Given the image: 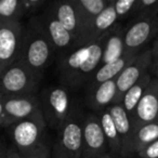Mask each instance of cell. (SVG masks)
Segmentation results:
<instances>
[{
  "label": "cell",
  "mask_w": 158,
  "mask_h": 158,
  "mask_svg": "<svg viewBox=\"0 0 158 158\" xmlns=\"http://www.w3.org/2000/svg\"><path fill=\"white\" fill-rule=\"evenodd\" d=\"M103 55V38L95 42L75 47L61 55L57 74L62 86L70 91H78L88 86Z\"/></svg>",
  "instance_id": "cell-1"
},
{
  "label": "cell",
  "mask_w": 158,
  "mask_h": 158,
  "mask_svg": "<svg viewBox=\"0 0 158 158\" xmlns=\"http://www.w3.org/2000/svg\"><path fill=\"white\" fill-rule=\"evenodd\" d=\"M55 50L40 22L39 16L29 20L24 31L19 61L29 68L41 80L46 68L52 61Z\"/></svg>",
  "instance_id": "cell-2"
},
{
  "label": "cell",
  "mask_w": 158,
  "mask_h": 158,
  "mask_svg": "<svg viewBox=\"0 0 158 158\" xmlns=\"http://www.w3.org/2000/svg\"><path fill=\"white\" fill-rule=\"evenodd\" d=\"M47 127L59 130L64 121L77 112L70 90L63 86L47 87L39 97Z\"/></svg>",
  "instance_id": "cell-3"
},
{
  "label": "cell",
  "mask_w": 158,
  "mask_h": 158,
  "mask_svg": "<svg viewBox=\"0 0 158 158\" xmlns=\"http://www.w3.org/2000/svg\"><path fill=\"white\" fill-rule=\"evenodd\" d=\"M40 79L18 60L0 74V93L5 98L34 95Z\"/></svg>",
  "instance_id": "cell-4"
},
{
  "label": "cell",
  "mask_w": 158,
  "mask_h": 158,
  "mask_svg": "<svg viewBox=\"0 0 158 158\" xmlns=\"http://www.w3.org/2000/svg\"><path fill=\"white\" fill-rule=\"evenodd\" d=\"M84 115L79 110L69 116L57 130L53 148L68 158H81L84 148Z\"/></svg>",
  "instance_id": "cell-5"
},
{
  "label": "cell",
  "mask_w": 158,
  "mask_h": 158,
  "mask_svg": "<svg viewBox=\"0 0 158 158\" xmlns=\"http://www.w3.org/2000/svg\"><path fill=\"white\" fill-rule=\"evenodd\" d=\"M13 146L20 153L33 151L44 145L47 125L44 119L31 118L8 127Z\"/></svg>",
  "instance_id": "cell-6"
},
{
  "label": "cell",
  "mask_w": 158,
  "mask_h": 158,
  "mask_svg": "<svg viewBox=\"0 0 158 158\" xmlns=\"http://www.w3.org/2000/svg\"><path fill=\"white\" fill-rule=\"evenodd\" d=\"M24 31L20 21H0V74L20 57Z\"/></svg>",
  "instance_id": "cell-7"
},
{
  "label": "cell",
  "mask_w": 158,
  "mask_h": 158,
  "mask_svg": "<svg viewBox=\"0 0 158 158\" xmlns=\"http://www.w3.org/2000/svg\"><path fill=\"white\" fill-rule=\"evenodd\" d=\"M2 106L3 115L0 120V127L8 128L9 126L25 119H44L39 98L35 95L5 98Z\"/></svg>",
  "instance_id": "cell-8"
},
{
  "label": "cell",
  "mask_w": 158,
  "mask_h": 158,
  "mask_svg": "<svg viewBox=\"0 0 158 158\" xmlns=\"http://www.w3.org/2000/svg\"><path fill=\"white\" fill-rule=\"evenodd\" d=\"M108 148L105 134L97 114L84 117V148L81 158H101Z\"/></svg>",
  "instance_id": "cell-9"
},
{
  "label": "cell",
  "mask_w": 158,
  "mask_h": 158,
  "mask_svg": "<svg viewBox=\"0 0 158 158\" xmlns=\"http://www.w3.org/2000/svg\"><path fill=\"white\" fill-rule=\"evenodd\" d=\"M38 16H39L40 22H41L53 48H54L55 53H60L61 55H63L74 48V37L55 18L53 12L48 8V6L44 8V13Z\"/></svg>",
  "instance_id": "cell-10"
},
{
  "label": "cell",
  "mask_w": 158,
  "mask_h": 158,
  "mask_svg": "<svg viewBox=\"0 0 158 158\" xmlns=\"http://www.w3.org/2000/svg\"><path fill=\"white\" fill-rule=\"evenodd\" d=\"M48 8L53 12L61 24L72 34L75 46L78 44L82 33V23L80 14L74 0H56L49 3Z\"/></svg>",
  "instance_id": "cell-11"
},
{
  "label": "cell",
  "mask_w": 158,
  "mask_h": 158,
  "mask_svg": "<svg viewBox=\"0 0 158 158\" xmlns=\"http://www.w3.org/2000/svg\"><path fill=\"white\" fill-rule=\"evenodd\" d=\"M117 19L118 16L115 11L113 1H110V5L105 8V10L93 19L92 22L88 25L76 47L92 44L102 39L114 27Z\"/></svg>",
  "instance_id": "cell-12"
},
{
  "label": "cell",
  "mask_w": 158,
  "mask_h": 158,
  "mask_svg": "<svg viewBox=\"0 0 158 158\" xmlns=\"http://www.w3.org/2000/svg\"><path fill=\"white\" fill-rule=\"evenodd\" d=\"M117 98L116 79L108 80L103 84L97 85L94 87L88 88L87 93V105L97 113L104 110L115 104Z\"/></svg>",
  "instance_id": "cell-13"
},
{
  "label": "cell",
  "mask_w": 158,
  "mask_h": 158,
  "mask_svg": "<svg viewBox=\"0 0 158 158\" xmlns=\"http://www.w3.org/2000/svg\"><path fill=\"white\" fill-rule=\"evenodd\" d=\"M106 110L110 112L114 123L116 126L117 132L121 141L123 153H127L129 149L132 148V139H133L134 128L129 114L126 112L121 104H112Z\"/></svg>",
  "instance_id": "cell-14"
},
{
  "label": "cell",
  "mask_w": 158,
  "mask_h": 158,
  "mask_svg": "<svg viewBox=\"0 0 158 158\" xmlns=\"http://www.w3.org/2000/svg\"><path fill=\"white\" fill-rule=\"evenodd\" d=\"M143 67H144L143 57L142 59H136L133 60V62L128 64L125 67V69L118 75V77L116 78L117 98L115 104H120L123 94L140 80Z\"/></svg>",
  "instance_id": "cell-15"
},
{
  "label": "cell",
  "mask_w": 158,
  "mask_h": 158,
  "mask_svg": "<svg viewBox=\"0 0 158 158\" xmlns=\"http://www.w3.org/2000/svg\"><path fill=\"white\" fill-rule=\"evenodd\" d=\"M123 36L125 34L120 31L119 27H114L104 36L101 64L112 63L121 59L126 54Z\"/></svg>",
  "instance_id": "cell-16"
},
{
  "label": "cell",
  "mask_w": 158,
  "mask_h": 158,
  "mask_svg": "<svg viewBox=\"0 0 158 158\" xmlns=\"http://www.w3.org/2000/svg\"><path fill=\"white\" fill-rule=\"evenodd\" d=\"M132 61L131 54H125L121 59L117 60L112 63L101 64L93 74L92 78L89 81L88 88L94 87L97 85L103 84L108 80H114L118 77V75L125 69V67Z\"/></svg>",
  "instance_id": "cell-17"
},
{
  "label": "cell",
  "mask_w": 158,
  "mask_h": 158,
  "mask_svg": "<svg viewBox=\"0 0 158 158\" xmlns=\"http://www.w3.org/2000/svg\"><path fill=\"white\" fill-rule=\"evenodd\" d=\"M152 25L148 21H139L125 33L123 42H125L126 54H130L131 51L141 47L151 35Z\"/></svg>",
  "instance_id": "cell-18"
},
{
  "label": "cell",
  "mask_w": 158,
  "mask_h": 158,
  "mask_svg": "<svg viewBox=\"0 0 158 158\" xmlns=\"http://www.w3.org/2000/svg\"><path fill=\"white\" fill-rule=\"evenodd\" d=\"M133 114L138 125L142 126V123H151V121H153L158 115V98L155 93L149 91L145 92Z\"/></svg>",
  "instance_id": "cell-19"
},
{
  "label": "cell",
  "mask_w": 158,
  "mask_h": 158,
  "mask_svg": "<svg viewBox=\"0 0 158 158\" xmlns=\"http://www.w3.org/2000/svg\"><path fill=\"white\" fill-rule=\"evenodd\" d=\"M74 1L77 9L79 11V14H80V18H81V23H82L81 36L84 34V31H86V28L88 27V25L92 22L93 19L97 18L100 13H102L105 10V8L110 5L108 0H74Z\"/></svg>",
  "instance_id": "cell-20"
},
{
  "label": "cell",
  "mask_w": 158,
  "mask_h": 158,
  "mask_svg": "<svg viewBox=\"0 0 158 158\" xmlns=\"http://www.w3.org/2000/svg\"><path fill=\"white\" fill-rule=\"evenodd\" d=\"M97 115L100 119V123H101L104 134H105L106 141H107V144H108V148L112 152H114V153L121 154L123 153L121 141L110 112L107 110H104L99 112Z\"/></svg>",
  "instance_id": "cell-21"
},
{
  "label": "cell",
  "mask_w": 158,
  "mask_h": 158,
  "mask_svg": "<svg viewBox=\"0 0 158 158\" xmlns=\"http://www.w3.org/2000/svg\"><path fill=\"white\" fill-rule=\"evenodd\" d=\"M158 139V125L157 123H146L134 129L133 139H132V148H138L142 151L143 148L151 143L157 141Z\"/></svg>",
  "instance_id": "cell-22"
},
{
  "label": "cell",
  "mask_w": 158,
  "mask_h": 158,
  "mask_svg": "<svg viewBox=\"0 0 158 158\" xmlns=\"http://www.w3.org/2000/svg\"><path fill=\"white\" fill-rule=\"evenodd\" d=\"M147 87V80L145 78H141L132 88H130L123 94L121 99V105L126 110L128 114H133L138 106L140 100L145 93V88Z\"/></svg>",
  "instance_id": "cell-23"
},
{
  "label": "cell",
  "mask_w": 158,
  "mask_h": 158,
  "mask_svg": "<svg viewBox=\"0 0 158 158\" xmlns=\"http://www.w3.org/2000/svg\"><path fill=\"white\" fill-rule=\"evenodd\" d=\"M21 18V0H0V21H20Z\"/></svg>",
  "instance_id": "cell-24"
},
{
  "label": "cell",
  "mask_w": 158,
  "mask_h": 158,
  "mask_svg": "<svg viewBox=\"0 0 158 158\" xmlns=\"http://www.w3.org/2000/svg\"><path fill=\"white\" fill-rule=\"evenodd\" d=\"M47 2L44 0H21V9L23 18H35V15L44 8Z\"/></svg>",
  "instance_id": "cell-25"
},
{
  "label": "cell",
  "mask_w": 158,
  "mask_h": 158,
  "mask_svg": "<svg viewBox=\"0 0 158 158\" xmlns=\"http://www.w3.org/2000/svg\"><path fill=\"white\" fill-rule=\"evenodd\" d=\"M115 11L118 18L125 16L133 9V7L136 5L135 0H118V1H113Z\"/></svg>",
  "instance_id": "cell-26"
},
{
  "label": "cell",
  "mask_w": 158,
  "mask_h": 158,
  "mask_svg": "<svg viewBox=\"0 0 158 158\" xmlns=\"http://www.w3.org/2000/svg\"><path fill=\"white\" fill-rule=\"evenodd\" d=\"M20 154L22 158H50V151L44 144L33 151Z\"/></svg>",
  "instance_id": "cell-27"
},
{
  "label": "cell",
  "mask_w": 158,
  "mask_h": 158,
  "mask_svg": "<svg viewBox=\"0 0 158 158\" xmlns=\"http://www.w3.org/2000/svg\"><path fill=\"white\" fill-rule=\"evenodd\" d=\"M140 154L145 158H158V140L147 145L140 152Z\"/></svg>",
  "instance_id": "cell-28"
},
{
  "label": "cell",
  "mask_w": 158,
  "mask_h": 158,
  "mask_svg": "<svg viewBox=\"0 0 158 158\" xmlns=\"http://www.w3.org/2000/svg\"><path fill=\"white\" fill-rule=\"evenodd\" d=\"M7 158H22V156L15 147L11 146L7 148Z\"/></svg>",
  "instance_id": "cell-29"
},
{
  "label": "cell",
  "mask_w": 158,
  "mask_h": 158,
  "mask_svg": "<svg viewBox=\"0 0 158 158\" xmlns=\"http://www.w3.org/2000/svg\"><path fill=\"white\" fill-rule=\"evenodd\" d=\"M157 3V0H142L140 2V5L144 6V7H151V6Z\"/></svg>",
  "instance_id": "cell-30"
},
{
  "label": "cell",
  "mask_w": 158,
  "mask_h": 158,
  "mask_svg": "<svg viewBox=\"0 0 158 158\" xmlns=\"http://www.w3.org/2000/svg\"><path fill=\"white\" fill-rule=\"evenodd\" d=\"M52 158H68L67 156L63 155L62 153H60L57 149L53 148V152H52Z\"/></svg>",
  "instance_id": "cell-31"
},
{
  "label": "cell",
  "mask_w": 158,
  "mask_h": 158,
  "mask_svg": "<svg viewBox=\"0 0 158 158\" xmlns=\"http://www.w3.org/2000/svg\"><path fill=\"white\" fill-rule=\"evenodd\" d=\"M0 158H7V148L0 147Z\"/></svg>",
  "instance_id": "cell-32"
},
{
  "label": "cell",
  "mask_w": 158,
  "mask_h": 158,
  "mask_svg": "<svg viewBox=\"0 0 158 158\" xmlns=\"http://www.w3.org/2000/svg\"><path fill=\"white\" fill-rule=\"evenodd\" d=\"M3 115V106H2V102L0 103V120H1V117Z\"/></svg>",
  "instance_id": "cell-33"
},
{
  "label": "cell",
  "mask_w": 158,
  "mask_h": 158,
  "mask_svg": "<svg viewBox=\"0 0 158 158\" xmlns=\"http://www.w3.org/2000/svg\"><path fill=\"white\" fill-rule=\"evenodd\" d=\"M101 158H114V157H112V156H110V155H107V154H106V155L102 156Z\"/></svg>",
  "instance_id": "cell-34"
},
{
  "label": "cell",
  "mask_w": 158,
  "mask_h": 158,
  "mask_svg": "<svg viewBox=\"0 0 158 158\" xmlns=\"http://www.w3.org/2000/svg\"><path fill=\"white\" fill-rule=\"evenodd\" d=\"M3 99H5V97H3V95L1 94V93H0V103H1V102L3 101Z\"/></svg>",
  "instance_id": "cell-35"
}]
</instances>
